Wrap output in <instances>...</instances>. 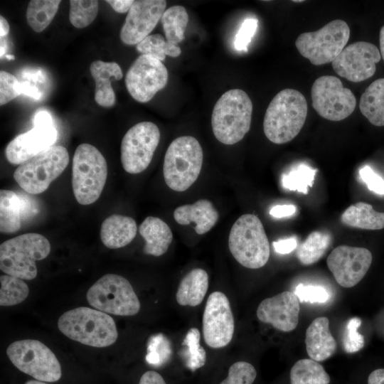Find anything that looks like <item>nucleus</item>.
Wrapping results in <instances>:
<instances>
[{
    "label": "nucleus",
    "mask_w": 384,
    "mask_h": 384,
    "mask_svg": "<svg viewBox=\"0 0 384 384\" xmlns=\"http://www.w3.org/2000/svg\"><path fill=\"white\" fill-rule=\"evenodd\" d=\"M168 78V70L162 61L142 54L129 68L125 85L136 101L146 102L166 85Z\"/></svg>",
    "instance_id": "2eb2a0df"
},
{
    "label": "nucleus",
    "mask_w": 384,
    "mask_h": 384,
    "mask_svg": "<svg viewBox=\"0 0 384 384\" xmlns=\"http://www.w3.org/2000/svg\"><path fill=\"white\" fill-rule=\"evenodd\" d=\"M330 377L324 367L313 359L297 361L290 370L291 384H329Z\"/></svg>",
    "instance_id": "7c9ffc66"
},
{
    "label": "nucleus",
    "mask_w": 384,
    "mask_h": 384,
    "mask_svg": "<svg viewBox=\"0 0 384 384\" xmlns=\"http://www.w3.org/2000/svg\"><path fill=\"white\" fill-rule=\"evenodd\" d=\"M161 21L167 42L178 44L184 39L188 15L183 6L176 5L166 9Z\"/></svg>",
    "instance_id": "473e14b6"
},
{
    "label": "nucleus",
    "mask_w": 384,
    "mask_h": 384,
    "mask_svg": "<svg viewBox=\"0 0 384 384\" xmlns=\"http://www.w3.org/2000/svg\"><path fill=\"white\" fill-rule=\"evenodd\" d=\"M60 0H32L26 9V20L30 27L40 33L46 29L55 17Z\"/></svg>",
    "instance_id": "2f4dec72"
},
{
    "label": "nucleus",
    "mask_w": 384,
    "mask_h": 384,
    "mask_svg": "<svg viewBox=\"0 0 384 384\" xmlns=\"http://www.w3.org/2000/svg\"><path fill=\"white\" fill-rule=\"evenodd\" d=\"M299 310V301L294 293L284 291L262 300L256 314L260 321L279 331L289 332L298 324Z\"/></svg>",
    "instance_id": "aec40b11"
},
{
    "label": "nucleus",
    "mask_w": 384,
    "mask_h": 384,
    "mask_svg": "<svg viewBox=\"0 0 384 384\" xmlns=\"http://www.w3.org/2000/svg\"><path fill=\"white\" fill-rule=\"evenodd\" d=\"M208 288V275L201 268L190 271L181 281L176 299L181 306H196L203 300Z\"/></svg>",
    "instance_id": "a878e982"
},
{
    "label": "nucleus",
    "mask_w": 384,
    "mask_h": 384,
    "mask_svg": "<svg viewBox=\"0 0 384 384\" xmlns=\"http://www.w3.org/2000/svg\"><path fill=\"white\" fill-rule=\"evenodd\" d=\"M138 384H166L162 376L156 371L148 370L141 377Z\"/></svg>",
    "instance_id": "8fccbe9b"
},
{
    "label": "nucleus",
    "mask_w": 384,
    "mask_h": 384,
    "mask_svg": "<svg viewBox=\"0 0 384 384\" xmlns=\"http://www.w3.org/2000/svg\"><path fill=\"white\" fill-rule=\"evenodd\" d=\"M359 175L369 190L380 195L384 194V179L375 174L369 166L360 169Z\"/></svg>",
    "instance_id": "a18cd8bd"
},
{
    "label": "nucleus",
    "mask_w": 384,
    "mask_h": 384,
    "mask_svg": "<svg viewBox=\"0 0 384 384\" xmlns=\"http://www.w3.org/2000/svg\"><path fill=\"white\" fill-rule=\"evenodd\" d=\"M134 1L133 0H107L106 1L111 7L117 13L124 14L128 12Z\"/></svg>",
    "instance_id": "3c124183"
},
{
    "label": "nucleus",
    "mask_w": 384,
    "mask_h": 384,
    "mask_svg": "<svg viewBox=\"0 0 384 384\" xmlns=\"http://www.w3.org/2000/svg\"><path fill=\"white\" fill-rule=\"evenodd\" d=\"M25 384H47V383L42 381H39V380H31L27 381Z\"/></svg>",
    "instance_id": "13d9d810"
},
{
    "label": "nucleus",
    "mask_w": 384,
    "mask_h": 384,
    "mask_svg": "<svg viewBox=\"0 0 384 384\" xmlns=\"http://www.w3.org/2000/svg\"><path fill=\"white\" fill-rule=\"evenodd\" d=\"M294 294L301 302L325 303L330 298L328 291L319 285L299 284L295 289Z\"/></svg>",
    "instance_id": "37998d69"
},
{
    "label": "nucleus",
    "mask_w": 384,
    "mask_h": 384,
    "mask_svg": "<svg viewBox=\"0 0 384 384\" xmlns=\"http://www.w3.org/2000/svg\"><path fill=\"white\" fill-rule=\"evenodd\" d=\"M90 71L95 83V101L101 107H111L116 102V97L111 85L112 79L119 80L123 74L120 66L115 62L93 61Z\"/></svg>",
    "instance_id": "4be33fe9"
},
{
    "label": "nucleus",
    "mask_w": 384,
    "mask_h": 384,
    "mask_svg": "<svg viewBox=\"0 0 384 384\" xmlns=\"http://www.w3.org/2000/svg\"><path fill=\"white\" fill-rule=\"evenodd\" d=\"M107 176V165L93 145L81 144L75 149L72 166V188L81 205L95 203L100 196Z\"/></svg>",
    "instance_id": "423d86ee"
},
{
    "label": "nucleus",
    "mask_w": 384,
    "mask_h": 384,
    "mask_svg": "<svg viewBox=\"0 0 384 384\" xmlns=\"http://www.w3.org/2000/svg\"><path fill=\"white\" fill-rule=\"evenodd\" d=\"M343 224L365 230L384 228V213L375 210L370 204L358 202L349 207L341 215Z\"/></svg>",
    "instance_id": "bb28decb"
},
{
    "label": "nucleus",
    "mask_w": 384,
    "mask_h": 384,
    "mask_svg": "<svg viewBox=\"0 0 384 384\" xmlns=\"http://www.w3.org/2000/svg\"><path fill=\"white\" fill-rule=\"evenodd\" d=\"M297 208L294 205H277L272 208L270 214L277 218L287 217L296 212Z\"/></svg>",
    "instance_id": "09e8293b"
},
{
    "label": "nucleus",
    "mask_w": 384,
    "mask_h": 384,
    "mask_svg": "<svg viewBox=\"0 0 384 384\" xmlns=\"http://www.w3.org/2000/svg\"><path fill=\"white\" fill-rule=\"evenodd\" d=\"M69 163V154L60 145H53L19 165L14 173L18 186L29 194L44 192Z\"/></svg>",
    "instance_id": "6e6552de"
},
{
    "label": "nucleus",
    "mask_w": 384,
    "mask_h": 384,
    "mask_svg": "<svg viewBox=\"0 0 384 384\" xmlns=\"http://www.w3.org/2000/svg\"><path fill=\"white\" fill-rule=\"evenodd\" d=\"M316 170L305 164L292 168L282 178V186L289 191L308 193V188L312 187Z\"/></svg>",
    "instance_id": "f704fd0d"
},
{
    "label": "nucleus",
    "mask_w": 384,
    "mask_h": 384,
    "mask_svg": "<svg viewBox=\"0 0 384 384\" xmlns=\"http://www.w3.org/2000/svg\"><path fill=\"white\" fill-rule=\"evenodd\" d=\"M174 220L180 225L194 223L195 231L203 235L210 231L218 220L219 214L212 202L200 199L193 204H186L176 208L174 212Z\"/></svg>",
    "instance_id": "5701e85b"
},
{
    "label": "nucleus",
    "mask_w": 384,
    "mask_h": 384,
    "mask_svg": "<svg viewBox=\"0 0 384 384\" xmlns=\"http://www.w3.org/2000/svg\"><path fill=\"white\" fill-rule=\"evenodd\" d=\"M33 121L34 127L16 137L6 148V157L11 164L24 163L53 146L56 142L57 130L47 111L38 112Z\"/></svg>",
    "instance_id": "4468645a"
},
{
    "label": "nucleus",
    "mask_w": 384,
    "mask_h": 384,
    "mask_svg": "<svg viewBox=\"0 0 384 384\" xmlns=\"http://www.w3.org/2000/svg\"><path fill=\"white\" fill-rule=\"evenodd\" d=\"M23 224L21 203L17 193L0 191V231L12 234L18 231Z\"/></svg>",
    "instance_id": "c85d7f7f"
},
{
    "label": "nucleus",
    "mask_w": 384,
    "mask_h": 384,
    "mask_svg": "<svg viewBox=\"0 0 384 384\" xmlns=\"http://www.w3.org/2000/svg\"><path fill=\"white\" fill-rule=\"evenodd\" d=\"M359 108L372 124L384 126V78L375 80L366 89Z\"/></svg>",
    "instance_id": "cd10ccee"
},
{
    "label": "nucleus",
    "mask_w": 384,
    "mask_h": 384,
    "mask_svg": "<svg viewBox=\"0 0 384 384\" xmlns=\"http://www.w3.org/2000/svg\"><path fill=\"white\" fill-rule=\"evenodd\" d=\"M368 384H384V368L371 372L368 378Z\"/></svg>",
    "instance_id": "864d4df0"
},
{
    "label": "nucleus",
    "mask_w": 384,
    "mask_h": 384,
    "mask_svg": "<svg viewBox=\"0 0 384 384\" xmlns=\"http://www.w3.org/2000/svg\"><path fill=\"white\" fill-rule=\"evenodd\" d=\"M160 140V131L151 122H142L131 127L121 143V162L125 171L137 174L151 161Z\"/></svg>",
    "instance_id": "ddd939ff"
},
{
    "label": "nucleus",
    "mask_w": 384,
    "mask_h": 384,
    "mask_svg": "<svg viewBox=\"0 0 384 384\" xmlns=\"http://www.w3.org/2000/svg\"><path fill=\"white\" fill-rule=\"evenodd\" d=\"M252 103L240 89L225 92L214 105L211 125L215 138L226 145L240 142L250 128Z\"/></svg>",
    "instance_id": "7ed1b4c3"
},
{
    "label": "nucleus",
    "mask_w": 384,
    "mask_h": 384,
    "mask_svg": "<svg viewBox=\"0 0 384 384\" xmlns=\"http://www.w3.org/2000/svg\"><path fill=\"white\" fill-rule=\"evenodd\" d=\"M58 327L69 338L97 348L109 346L118 337L115 322L110 315L85 306L63 314Z\"/></svg>",
    "instance_id": "f03ea898"
},
{
    "label": "nucleus",
    "mask_w": 384,
    "mask_h": 384,
    "mask_svg": "<svg viewBox=\"0 0 384 384\" xmlns=\"http://www.w3.org/2000/svg\"><path fill=\"white\" fill-rule=\"evenodd\" d=\"M256 376V370L251 363L238 361L230 366L227 378L220 384H252Z\"/></svg>",
    "instance_id": "58836bf2"
},
{
    "label": "nucleus",
    "mask_w": 384,
    "mask_h": 384,
    "mask_svg": "<svg viewBox=\"0 0 384 384\" xmlns=\"http://www.w3.org/2000/svg\"><path fill=\"white\" fill-rule=\"evenodd\" d=\"M380 53L384 60V26H382L380 31Z\"/></svg>",
    "instance_id": "4d7b16f0"
},
{
    "label": "nucleus",
    "mask_w": 384,
    "mask_h": 384,
    "mask_svg": "<svg viewBox=\"0 0 384 384\" xmlns=\"http://www.w3.org/2000/svg\"><path fill=\"white\" fill-rule=\"evenodd\" d=\"M170 355L169 342L163 334H156L150 338L146 356L149 364L160 366L169 359Z\"/></svg>",
    "instance_id": "4c0bfd02"
},
{
    "label": "nucleus",
    "mask_w": 384,
    "mask_h": 384,
    "mask_svg": "<svg viewBox=\"0 0 384 384\" xmlns=\"http://www.w3.org/2000/svg\"><path fill=\"white\" fill-rule=\"evenodd\" d=\"M87 300L97 310L117 316H134L140 310L139 300L129 282L118 274H107L87 292Z\"/></svg>",
    "instance_id": "1a4fd4ad"
},
{
    "label": "nucleus",
    "mask_w": 384,
    "mask_h": 384,
    "mask_svg": "<svg viewBox=\"0 0 384 384\" xmlns=\"http://www.w3.org/2000/svg\"><path fill=\"white\" fill-rule=\"evenodd\" d=\"M5 58L9 60H12L15 59V56L11 54H6L5 55Z\"/></svg>",
    "instance_id": "052dcab7"
},
{
    "label": "nucleus",
    "mask_w": 384,
    "mask_h": 384,
    "mask_svg": "<svg viewBox=\"0 0 384 384\" xmlns=\"http://www.w3.org/2000/svg\"><path fill=\"white\" fill-rule=\"evenodd\" d=\"M21 94H24L36 100H38L41 97V93L38 89L28 82H21Z\"/></svg>",
    "instance_id": "603ef678"
},
{
    "label": "nucleus",
    "mask_w": 384,
    "mask_h": 384,
    "mask_svg": "<svg viewBox=\"0 0 384 384\" xmlns=\"http://www.w3.org/2000/svg\"><path fill=\"white\" fill-rule=\"evenodd\" d=\"M331 243V236L329 233L312 232L297 248V257L304 265H312L323 257Z\"/></svg>",
    "instance_id": "c756f323"
},
{
    "label": "nucleus",
    "mask_w": 384,
    "mask_h": 384,
    "mask_svg": "<svg viewBox=\"0 0 384 384\" xmlns=\"http://www.w3.org/2000/svg\"><path fill=\"white\" fill-rule=\"evenodd\" d=\"M21 203L23 223L35 217L39 210L37 200L26 192L17 193Z\"/></svg>",
    "instance_id": "49530a36"
},
{
    "label": "nucleus",
    "mask_w": 384,
    "mask_h": 384,
    "mask_svg": "<svg viewBox=\"0 0 384 384\" xmlns=\"http://www.w3.org/2000/svg\"><path fill=\"white\" fill-rule=\"evenodd\" d=\"M139 232L146 242L144 252L155 257L164 255L173 240L169 226L156 217L146 218L139 225Z\"/></svg>",
    "instance_id": "393cba45"
},
{
    "label": "nucleus",
    "mask_w": 384,
    "mask_h": 384,
    "mask_svg": "<svg viewBox=\"0 0 384 384\" xmlns=\"http://www.w3.org/2000/svg\"><path fill=\"white\" fill-rule=\"evenodd\" d=\"M350 28L343 20L330 21L318 31L300 34L295 41L299 53L314 65L329 63L340 54L350 37Z\"/></svg>",
    "instance_id": "9d476101"
},
{
    "label": "nucleus",
    "mask_w": 384,
    "mask_h": 384,
    "mask_svg": "<svg viewBox=\"0 0 384 384\" xmlns=\"http://www.w3.org/2000/svg\"><path fill=\"white\" fill-rule=\"evenodd\" d=\"M99 2L96 0L70 1L69 19L73 26L82 28L89 26L98 13Z\"/></svg>",
    "instance_id": "e433bc0d"
},
{
    "label": "nucleus",
    "mask_w": 384,
    "mask_h": 384,
    "mask_svg": "<svg viewBox=\"0 0 384 384\" xmlns=\"http://www.w3.org/2000/svg\"><path fill=\"white\" fill-rule=\"evenodd\" d=\"M203 336L213 348L226 346L232 340L235 321L230 302L221 292H212L206 302L203 315Z\"/></svg>",
    "instance_id": "dca6fc26"
},
{
    "label": "nucleus",
    "mask_w": 384,
    "mask_h": 384,
    "mask_svg": "<svg viewBox=\"0 0 384 384\" xmlns=\"http://www.w3.org/2000/svg\"><path fill=\"white\" fill-rule=\"evenodd\" d=\"M136 48L143 55H150L163 61L166 55V41L160 33L151 34L139 43Z\"/></svg>",
    "instance_id": "a19ab883"
},
{
    "label": "nucleus",
    "mask_w": 384,
    "mask_h": 384,
    "mask_svg": "<svg viewBox=\"0 0 384 384\" xmlns=\"http://www.w3.org/2000/svg\"><path fill=\"white\" fill-rule=\"evenodd\" d=\"M305 344L308 356L317 362L334 354L337 343L330 332L328 318L317 317L310 324L306 331Z\"/></svg>",
    "instance_id": "412c9836"
},
{
    "label": "nucleus",
    "mask_w": 384,
    "mask_h": 384,
    "mask_svg": "<svg viewBox=\"0 0 384 384\" xmlns=\"http://www.w3.org/2000/svg\"><path fill=\"white\" fill-rule=\"evenodd\" d=\"M200 339L198 329L191 328L188 331L182 343L185 346V364L192 371L203 367L206 362V353L200 345Z\"/></svg>",
    "instance_id": "c9c22d12"
},
{
    "label": "nucleus",
    "mask_w": 384,
    "mask_h": 384,
    "mask_svg": "<svg viewBox=\"0 0 384 384\" xmlns=\"http://www.w3.org/2000/svg\"><path fill=\"white\" fill-rule=\"evenodd\" d=\"M9 32V25L6 19L3 16H0V36L4 37Z\"/></svg>",
    "instance_id": "6e6d98bb"
},
{
    "label": "nucleus",
    "mask_w": 384,
    "mask_h": 384,
    "mask_svg": "<svg viewBox=\"0 0 384 384\" xmlns=\"http://www.w3.org/2000/svg\"><path fill=\"white\" fill-rule=\"evenodd\" d=\"M272 245L277 253L284 255L292 252L297 247V242L295 238H290L273 242Z\"/></svg>",
    "instance_id": "de8ad7c7"
},
{
    "label": "nucleus",
    "mask_w": 384,
    "mask_h": 384,
    "mask_svg": "<svg viewBox=\"0 0 384 384\" xmlns=\"http://www.w3.org/2000/svg\"><path fill=\"white\" fill-rule=\"evenodd\" d=\"M380 58V50L375 45L358 41L345 47L332 61V67L339 76L359 82L374 75L375 64Z\"/></svg>",
    "instance_id": "f3484780"
},
{
    "label": "nucleus",
    "mask_w": 384,
    "mask_h": 384,
    "mask_svg": "<svg viewBox=\"0 0 384 384\" xmlns=\"http://www.w3.org/2000/svg\"><path fill=\"white\" fill-rule=\"evenodd\" d=\"M21 94V82L12 74L0 72V105H4Z\"/></svg>",
    "instance_id": "79ce46f5"
},
{
    "label": "nucleus",
    "mask_w": 384,
    "mask_h": 384,
    "mask_svg": "<svg viewBox=\"0 0 384 384\" xmlns=\"http://www.w3.org/2000/svg\"><path fill=\"white\" fill-rule=\"evenodd\" d=\"M137 231V226L133 218L113 214L102 222L100 228V239L108 248H121L133 240Z\"/></svg>",
    "instance_id": "b1692460"
},
{
    "label": "nucleus",
    "mask_w": 384,
    "mask_h": 384,
    "mask_svg": "<svg viewBox=\"0 0 384 384\" xmlns=\"http://www.w3.org/2000/svg\"><path fill=\"white\" fill-rule=\"evenodd\" d=\"M181 53V48L177 44L166 41V55L176 58L179 56Z\"/></svg>",
    "instance_id": "5fc2aeb1"
},
{
    "label": "nucleus",
    "mask_w": 384,
    "mask_h": 384,
    "mask_svg": "<svg viewBox=\"0 0 384 384\" xmlns=\"http://www.w3.org/2000/svg\"><path fill=\"white\" fill-rule=\"evenodd\" d=\"M166 1H134L121 28L120 39L127 45H137L150 35L165 11Z\"/></svg>",
    "instance_id": "6ab92c4d"
},
{
    "label": "nucleus",
    "mask_w": 384,
    "mask_h": 384,
    "mask_svg": "<svg viewBox=\"0 0 384 384\" xmlns=\"http://www.w3.org/2000/svg\"><path fill=\"white\" fill-rule=\"evenodd\" d=\"M6 354L19 370L36 380L55 382L61 378V367L55 355L38 340L14 341L8 346Z\"/></svg>",
    "instance_id": "9b49d317"
},
{
    "label": "nucleus",
    "mask_w": 384,
    "mask_h": 384,
    "mask_svg": "<svg viewBox=\"0 0 384 384\" xmlns=\"http://www.w3.org/2000/svg\"><path fill=\"white\" fill-rule=\"evenodd\" d=\"M6 50V46L4 45H1V58H2V56L5 54Z\"/></svg>",
    "instance_id": "bf43d9fd"
},
{
    "label": "nucleus",
    "mask_w": 384,
    "mask_h": 384,
    "mask_svg": "<svg viewBox=\"0 0 384 384\" xmlns=\"http://www.w3.org/2000/svg\"><path fill=\"white\" fill-rule=\"evenodd\" d=\"M372 259L370 251L366 248L340 245L331 251L326 263L336 282L343 287L350 288L363 278Z\"/></svg>",
    "instance_id": "a211bd4d"
},
{
    "label": "nucleus",
    "mask_w": 384,
    "mask_h": 384,
    "mask_svg": "<svg viewBox=\"0 0 384 384\" xmlns=\"http://www.w3.org/2000/svg\"><path fill=\"white\" fill-rule=\"evenodd\" d=\"M312 106L323 118L341 121L354 111L356 99L348 88L344 87L339 78L333 75L318 78L311 90Z\"/></svg>",
    "instance_id": "f8f14e48"
},
{
    "label": "nucleus",
    "mask_w": 384,
    "mask_h": 384,
    "mask_svg": "<svg viewBox=\"0 0 384 384\" xmlns=\"http://www.w3.org/2000/svg\"><path fill=\"white\" fill-rule=\"evenodd\" d=\"M203 153L198 141L181 136L171 142L164 156L163 174L166 185L175 191L187 190L197 180Z\"/></svg>",
    "instance_id": "39448f33"
},
{
    "label": "nucleus",
    "mask_w": 384,
    "mask_h": 384,
    "mask_svg": "<svg viewBox=\"0 0 384 384\" xmlns=\"http://www.w3.org/2000/svg\"><path fill=\"white\" fill-rule=\"evenodd\" d=\"M50 244L43 235L29 233L11 238L0 245V269L6 274L31 280L37 275L36 261L45 259Z\"/></svg>",
    "instance_id": "20e7f679"
},
{
    "label": "nucleus",
    "mask_w": 384,
    "mask_h": 384,
    "mask_svg": "<svg viewBox=\"0 0 384 384\" xmlns=\"http://www.w3.org/2000/svg\"><path fill=\"white\" fill-rule=\"evenodd\" d=\"M0 305L9 306L23 302L29 294L27 284L21 278L4 274L0 277Z\"/></svg>",
    "instance_id": "72a5a7b5"
},
{
    "label": "nucleus",
    "mask_w": 384,
    "mask_h": 384,
    "mask_svg": "<svg viewBox=\"0 0 384 384\" xmlns=\"http://www.w3.org/2000/svg\"><path fill=\"white\" fill-rule=\"evenodd\" d=\"M257 27V20L255 18H247L242 22L234 42L237 50L247 51V46L256 32Z\"/></svg>",
    "instance_id": "c03bdc74"
},
{
    "label": "nucleus",
    "mask_w": 384,
    "mask_h": 384,
    "mask_svg": "<svg viewBox=\"0 0 384 384\" xmlns=\"http://www.w3.org/2000/svg\"><path fill=\"white\" fill-rule=\"evenodd\" d=\"M361 324L358 317L350 319L346 326L343 336V348L348 353H354L359 351L364 346V337L358 329Z\"/></svg>",
    "instance_id": "ea45409f"
},
{
    "label": "nucleus",
    "mask_w": 384,
    "mask_h": 384,
    "mask_svg": "<svg viewBox=\"0 0 384 384\" xmlns=\"http://www.w3.org/2000/svg\"><path fill=\"white\" fill-rule=\"evenodd\" d=\"M306 116L305 97L294 89H284L273 97L266 110L264 133L274 144L289 142L299 133Z\"/></svg>",
    "instance_id": "f257e3e1"
},
{
    "label": "nucleus",
    "mask_w": 384,
    "mask_h": 384,
    "mask_svg": "<svg viewBox=\"0 0 384 384\" xmlns=\"http://www.w3.org/2000/svg\"><path fill=\"white\" fill-rule=\"evenodd\" d=\"M228 246L237 262L249 269L263 267L270 257V243L263 225L253 214H244L235 222Z\"/></svg>",
    "instance_id": "0eeeda50"
}]
</instances>
